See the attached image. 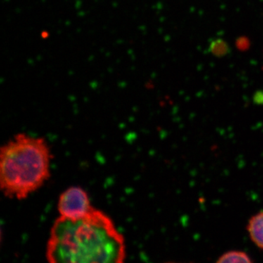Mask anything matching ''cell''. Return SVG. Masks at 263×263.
Wrapping results in <instances>:
<instances>
[{
    "label": "cell",
    "mask_w": 263,
    "mask_h": 263,
    "mask_svg": "<svg viewBox=\"0 0 263 263\" xmlns=\"http://www.w3.org/2000/svg\"><path fill=\"white\" fill-rule=\"evenodd\" d=\"M126 257L124 236L110 217L96 209L79 219L60 216L46 247L51 263H122Z\"/></svg>",
    "instance_id": "obj_1"
},
{
    "label": "cell",
    "mask_w": 263,
    "mask_h": 263,
    "mask_svg": "<svg viewBox=\"0 0 263 263\" xmlns=\"http://www.w3.org/2000/svg\"><path fill=\"white\" fill-rule=\"evenodd\" d=\"M52 155L42 138L15 135L0 150V187L5 196L24 200L51 176Z\"/></svg>",
    "instance_id": "obj_2"
},
{
    "label": "cell",
    "mask_w": 263,
    "mask_h": 263,
    "mask_svg": "<svg viewBox=\"0 0 263 263\" xmlns=\"http://www.w3.org/2000/svg\"><path fill=\"white\" fill-rule=\"evenodd\" d=\"M94 209L87 193L79 186L67 189L59 198V214L65 219H81L88 215Z\"/></svg>",
    "instance_id": "obj_3"
},
{
    "label": "cell",
    "mask_w": 263,
    "mask_h": 263,
    "mask_svg": "<svg viewBox=\"0 0 263 263\" xmlns=\"http://www.w3.org/2000/svg\"><path fill=\"white\" fill-rule=\"evenodd\" d=\"M247 230L251 240L259 249L263 250V211L257 213L249 219Z\"/></svg>",
    "instance_id": "obj_4"
},
{
    "label": "cell",
    "mask_w": 263,
    "mask_h": 263,
    "mask_svg": "<svg viewBox=\"0 0 263 263\" xmlns=\"http://www.w3.org/2000/svg\"><path fill=\"white\" fill-rule=\"evenodd\" d=\"M254 261L247 252L243 251L231 250L221 254L216 262L218 263H251Z\"/></svg>",
    "instance_id": "obj_5"
}]
</instances>
